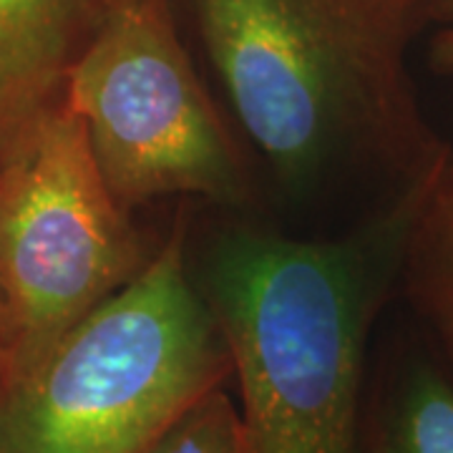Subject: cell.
Masks as SVG:
<instances>
[{"label": "cell", "instance_id": "3", "mask_svg": "<svg viewBox=\"0 0 453 453\" xmlns=\"http://www.w3.org/2000/svg\"><path fill=\"white\" fill-rule=\"evenodd\" d=\"M229 380V348L177 219L139 275L5 395L0 453H149Z\"/></svg>", "mask_w": 453, "mask_h": 453}, {"label": "cell", "instance_id": "10", "mask_svg": "<svg viewBox=\"0 0 453 453\" xmlns=\"http://www.w3.org/2000/svg\"><path fill=\"white\" fill-rule=\"evenodd\" d=\"M428 65L453 76V0H428Z\"/></svg>", "mask_w": 453, "mask_h": 453}, {"label": "cell", "instance_id": "7", "mask_svg": "<svg viewBox=\"0 0 453 453\" xmlns=\"http://www.w3.org/2000/svg\"><path fill=\"white\" fill-rule=\"evenodd\" d=\"M357 453H453V372L431 342L368 360Z\"/></svg>", "mask_w": 453, "mask_h": 453}, {"label": "cell", "instance_id": "4", "mask_svg": "<svg viewBox=\"0 0 453 453\" xmlns=\"http://www.w3.org/2000/svg\"><path fill=\"white\" fill-rule=\"evenodd\" d=\"M65 98L0 149V372L5 395L149 262Z\"/></svg>", "mask_w": 453, "mask_h": 453}, {"label": "cell", "instance_id": "9", "mask_svg": "<svg viewBox=\"0 0 453 453\" xmlns=\"http://www.w3.org/2000/svg\"><path fill=\"white\" fill-rule=\"evenodd\" d=\"M149 453H247L232 383L214 388L189 408Z\"/></svg>", "mask_w": 453, "mask_h": 453}, {"label": "cell", "instance_id": "2", "mask_svg": "<svg viewBox=\"0 0 453 453\" xmlns=\"http://www.w3.org/2000/svg\"><path fill=\"white\" fill-rule=\"evenodd\" d=\"M434 174L342 237L232 229L211 247L202 290L229 348L247 453H357L372 327Z\"/></svg>", "mask_w": 453, "mask_h": 453}, {"label": "cell", "instance_id": "6", "mask_svg": "<svg viewBox=\"0 0 453 453\" xmlns=\"http://www.w3.org/2000/svg\"><path fill=\"white\" fill-rule=\"evenodd\" d=\"M127 0H0V149L64 98L68 71Z\"/></svg>", "mask_w": 453, "mask_h": 453}, {"label": "cell", "instance_id": "1", "mask_svg": "<svg viewBox=\"0 0 453 453\" xmlns=\"http://www.w3.org/2000/svg\"><path fill=\"white\" fill-rule=\"evenodd\" d=\"M229 109L282 187L372 172L393 189L451 157L408 53L428 0H174Z\"/></svg>", "mask_w": 453, "mask_h": 453}, {"label": "cell", "instance_id": "12", "mask_svg": "<svg viewBox=\"0 0 453 453\" xmlns=\"http://www.w3.org/2000/svg\"><path fill=\"white\" fill-rule=\"evenodd\" d=\"M0 375H3V372H0Z\"/></svg>", "mask_w": 453, "mask_h": 453}, {"label": "cell", "instance_id": "11", "mask_svg": "<svg viewBox=\"0 0 453 453\" xmlns=\"http://www.w3.org/2000/svg\"><path fill=\"white\" fill-rule=\"evenodd\" d=\"M3 403H5V383H3V375H0V411H3Z\"/></svg>", "mask_w": 453, "mask_h": 453}, {"label": "cell", "instance_id": "8", "mask_svg": "<svg viewBox=\"0 0 453 453\" xmlns=\"http://www.w3.org/2000/svg\"><path fill=\"white\" fill-rule=\"evenodd\" d=\"M398 280L426 338L453 372V154L423 189L405 234Z\"/></svg>", "mask_w": 453, "mask_h": 453}, {"label": "cell", "instance_id": "5", "mask_svg": "<svg viewBox=\"0 0 453 453\" xmlns=\"http://www.w3.org/2000/svg\"><path fill=\"white\" fill-rule=\"evenodd\" d=\"M64 98L124 210L169 196L252 204L247 159L196 73L174 0L121 3L68 71Z\"/></svg>", "mask_w": 453, "mask_h": 453}]
</instances>
